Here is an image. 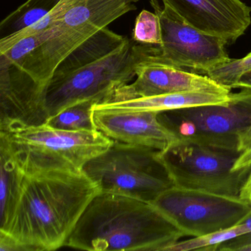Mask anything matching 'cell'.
<instances>
[{
  "mask_svg": "<svg viewBox=\"0 0 251 251\" xmlns=\"http://www.w3.org/2000/svg\"><path fill=\"white\" fill-rule=\"evenodd\" d=\"M132 39L139 45L159 46L162 43L161 22L156 13L143 10L135 22Z\"/></svg>",
  "mask_w": 251,
  "mask_h": 251,
  "instance_id": "20",
  "label": "cell"
},
{
  "mask_svg": "<svg viewBox=\"0 0 251 251\" xmlns=\"http://www.w3.org/2000/svg\"><path fill=\"white\" fill-rule=\"evenodd\" d=\"M95 128L117 142L163 152L178 140L154 111H116L93 108Z\"/></svg>",
  "mask_w": 251,
  "mask_h": 251,
  "instance_id": "13",
  "label": "cell"
},
{
  "mask_svg": "<svg viewBox=\"0 0 251 251\" xmlns=\"http://www.w3.org/2000/svg\"><path fill=\"white\" fill-rule=\"evenodd\" d=\"M45 88L16 66L0 64V128L45 124Z\"/></svg>",
  "mask_w": 251,
  "mask_h": 251,
  "instance_id": "12",
  "label": "cell"
},
{
  "mask_svg": "<svg viewBox=\"0 0 251 251\" xmlns=\"http://www.w3.org/2000/svg\"><path fill=\"white\" fill-rule=\"evenodd\" d=\"M184 236L151 202L100 192L86 207L64 247L89 251H165Z\"/></svg>",
  "mask_w": 251,
  "mask_h": 251,
  "instance_id": "2",
  "label": "cell"
},
{
  "mask_svg": "<svg viewBox=\"0 0 251 251\" xmlns=\"http://www.w3.org/2000/svg\"><path fill=\"white\" fill-rule=\"evenodd\" d=\"M0 229L5 227L15 205L21 167L18 157L8 141L0 134Z\"/></svg>",
  "mask_w": 251,
  "mask_h": 251,
  "instance_id": "15",
  "label": "cell"
},
{
  "mask_svg": "<svg viewBox=\"0 0 251 251\" xmlns=\"http://www.w3.org/2000/svg\"><path fill=\"white\" fill-rule=\"evenodd\" d=\"M55 31L56 27L52 25L44 31L24 38L11 47L8 51L0 54V64L18 66L27 55L52 37Z\"/></svg>",
  "mask_w": 251,
  "mask_h": 251,
  "instance_id": "19",
  "label": "cell"
},
{
  "mask_svg": "<svg viewBox=\"0 0 251 251\" xmlns=\"http://www.w3.org/2000/svg\"><path fill=\"white\" fill-rule=\"evenodd\" d=\"M136 77L133 83L116 89L103 102L182 92H230V89L220 86L208 76L185 71L155 61L150 55V45H145L143 56L136 67Z\"/></svg>",
  "mask_w": 251,
  "mask_h": 251,
  "instance_id": "10",
  "label": "cell"
},
{
  "mask_svg": "<svg viewBox=\"0 0 251 251\" xmlns=\"http://www.w3.org/2000/svg\"><path fill=\"white\" fill-rule=\"evenodd\" d=\"M230 93L192 92L167 94L118 102L95 104L93 108L116 111H154L161 113L189 107L226 103L228 101Z\"/></svg>",
  "mask_w": 251,
  "mask_h": 251,
  "instance_id": "14",
  "label": "cell"
},
{
  "mask_svg": "<svg viewBox=\"0 0 251 251\" xmlns=\"http://www.w3.org/2000/svg\"><path fill=\"white\" fill-rule=\"evenodd\" d=\"M29 2H34V3L42 4L47 5L51 9L54 8L61 0H28Z\"/></svg>",
  "mask_w": 251,
  "mask_h": 251,
  "instance_id": "25",
  "label": "cell"
},
{
  "mask_svg": "<svg viewBox=\"0 0 251 251\" xmlns=\"http://www.w3.org/2000/svg\"><path fill=\"white\" fill-rule=\"evenodd\" d=\"M235 88H250L251 89V70L244 73L239 77Z\"/></svg>",
  "mask_w": 251,
  "mask_h": 251,
  "instance_id": "24",
  "label": "cell"
},
{
  "mask_svg": "<svg viewBox=\"0 0 251 251\" xmlns=\"http://www.w3.org/2000/svg\"><path fill=\"white\" fill-rule=\"evenodd\" d=\"M51 8L42 4L27 0L0 23L2 37L30 27L49 14Z\"/></svg>",
  "mask_w": 251,
  "mask_h": 251,
  "instance_id": "18",
  "label": "cell"
},
{
  "mask_svg": "<svg viewBox=\"0 0 251 251\" xmlns=\"http://www.w3.org/2000/svg\"><path fill=\"white\" fill-rule=\"evenodd\" d=\"M251 70V52L239 59H230L227 62L211 69L205 75L220 86L234 89L242 74Z\"/></svg>",
  "mask_w": 251,
  "mask_h": 251,
  "instance_id": "21",
  "label": "cell"
},
{
  "mask_svg": "<svg viewBox=\"0 0 251 251\" xmlns=\"http://www.w3.org/2000/svg\"><path fill=\"white\" fill-rule=\"evenodd\" d=\"M240 152L178 139L161 152L173 186L239 197L251 167L233 170Z\"/></svg>",
  "mask_w": 251,
  "mask_h": 251,
  "instance_id": "7",
  "label": "cell"
},
{
  "mask_svg": "<svg viewBox=\"0 0 251 251\" xmlns=\"http://www.w3.org/2000/svg\"><path fill=\"white\" fill-rule=\"evenodd\" d=\"M240 155L238 157L235 163L233 170H239L241 169L251 167V128L245 136L239 148Z\"/></svg>",
  "mask_w": 251,
  "mask_h": 251,
  "instance_id": "22",
  "label": "cell"
},
{
  "mask_svg": "<svg viewBox=\"0 0 251 251\" xmlns=\"http://www.w3.org/2000/svg\"><path fill=\"white\" fill-rule=\"evenodd\" d=\"M161 22L162 43L150 45L152 59L185 71L205 75L230 59L226 50L228 42L189 25L167 4L150 0Z\"/></svg>",
  "mask_w": 251,
  "mask_h": 251,
  "instance_id": "9",
  "label": "cell"
},
{
  "mask_svg": "<svg viewBox=\"0 0 251 251\" xmlns=\"http://www.w3.org/2000/svg\"><path fill=\"white\" fill-rule=\"evenodd\" d=\"M20 159L38 167L83 170L114 140L95 130H66L48 125L13 124L0 128Z\"/></svg>",
  "mask_w": 251,
  "mask_h": 251,
  "instance_id": "5",
  "label": "cell"
},
{
  "mask_svg": "<svg viewBox=\"0 0 251 251\" xmlns=\"http://www.w3.org/2000/svg\"><path fill=\"white\" fill-rule=\"evenodd\" d=\"M240 251H251V245L244 247Z\"/></svg>",
  "mask_w": 251,
  "mask_h": 251,
  "instance_id": "26",
  "label": "cell"
},
{
  "mask_svg": "<svg viewBox=\"0 0 251 251\" xmlns=\"http://www.w3.org/2000/svg\"><path fill=\"white\" fill-rule=\"evenodd\" d=\"M83 172L102 192L152 202L173 186L161 158L149 147L114 141L107 151L86 163Z\"/></svg>",
  "mask_w": 251,
  "mask_h": 251,
  "instance_id": "4",
  "label": "cell"
},
{
  "mask_svg": "<svg viewBox=\"0 0 251 251\" xmlns=\"http://www.w3.org/2000/svg\"><path fill=\"white\" fill-rule=\"evenodd\" d=\"M239 198L251 205V169L241 189Z\"/></svg>",
  "mask_w": 251,
  "mask_h": 251,
  "instance_id": "23",
  "label": "cell"
},
{
  "mask_svg": "<svg viewBox=\"0 0 251 251\" xmlns=\"http://www.w3.org/2000/svg\"><path fill=\"white\" fill-rule=\"evenodd\" d=\"M186 23L234 43L251 24V8L241 0H162Z\"/></svg>",
  "mask_w": 251,
  "mask_h": 251,
  "instance_id": "11",
  "label": "cell"
},
{
  "mask_svg": "<svg viewBox=\"0 0 251 251\" xmlns=\"http://www.w3.org/2000/svg\"><path fill=\"white\" fill-rule=\"evenodd\" d=\"M151 203L191 237L230 228L251 214V204L239 197L174 186Z\"/></svg>",
  "mask_w": 251,
  "mask_h": 251,
  "instance_id": "8",
  "label": "cell"
},
{
  "mask_svg": "<svg viewBox=\"0 0 251 251\" xmlns=\"http://www.w3.org/2000/svg\"><path fill=\"white\" fill-rule=\"evenodd\" d=\"M144 52L145 45L127 39L98 59L75 70L54 73L45 91L48 119L77 102H105L116 89L136 77V67Z\"/></svg>",
  "mask_w": 251,
  "mask_h": 251,
  "instance_id": "3",
  "label": "cell"
},
{
  "mask_svg": "<svg viewBox=\"0 0 251 251\" xmlns=\"http://www.w3.org/2000/svg\"><path fill=\"white\" fill-rule=\"evenodd\" d=\"M158 117L180 140L239 152L251 128V89L230 92L226 103L164 111Z\"/></svg>",
  "mask_w": 251,
  "mask_h": 251,
  "instance_id": "6",
  "label": "cell"
},
{
  "mask_svg": "<svg viewBox=\"0 0 251 251\" xmlns=\"http://www.w3.org/2000/svg\"><path fill=\"white\" fill-rule=\"evenodd\" d=\"M94 101L77 102L50 117L45 124L66 130H95L93 120Z\"/></svg>",
  "mask_w": 251,
  "mask_h": 251,
  "instance_id": "16",
  "label": "cell"
},
{
  "mask_svg": "<svg viewBox=\"0 0 251 251\" xmlns=\"http://www.w3.org/2000/svg\"><path fill=\"white\" fill-rule=\"evenodd\" d=\"M17 157L20 187L11 217L0 229V251L59 249L100 192L99 186L83 170L45 168Z\"/></svg>",
  "mask_w": 251,
  "mask_h": 251,
  "instance_id": "1",
  "label": "cell"
},
{
  "mask_svg": "<svg viewBox=\"0 0 251 251\" xmlns=\"http://www.w3.org/2000/svg\"><path fill=\"white\" fill-rule=\"evenodd\" d=\"M245 233H247L246 230L239 223L230 228L195 236L186 240H179L167 248L165 251H217L222 244Z\"/></svg>",
  "mask_w": 251,
  "mask_h": 251,
  "instance_id": "17",
  "label": "cell"
}]
</instances>
